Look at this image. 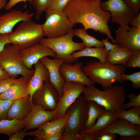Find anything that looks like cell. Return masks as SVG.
Segmentation results:
<instances>
[{"label": "cell", "instance_id": "40", "mask_svg": "<svg viewBox=\"0 0 140 140\" xmlns=\"http://www.w3.org/2000/svg\"><path fill=\"white\" fill-rule=\"evenodd\" d=\"M60 140H80V134L75 132L69 134L63 132Z\"/></svg>", "mask_w": 140, "mask_h": 140}, {"label": "cell", "instance_id": "22", "mask_svg": "<svg viewBox=\"0 0 140 140\" xmlns=\"http://www.w3.org/2000/svg\"><path fill=\"white\" fill-rule=\"evenodd\" d=\"M29 81L23 77L15 82L0 95V99L14 101L29 95L28 90Z\"/></svg>", "mask_w": 140, "mask_h": 140}, {"label": "cell", "instance_id": "31", "mask_svg": "<svg viewBox=\"0 0 140 140\" xmlns=\"http://www.w3.org/2000/svg\"><path fill=\"white\" fill-rule=\"evenodd\" d=\"M123 82L129 81H131L133 88L138 89L140 88V72L138 71L130 74H124L121 75Z\"/></svg>", "mask_w": 140, "mask_h": 140}, {"label": "cell", "instance_id": "15", "mask_svg": "<svg viewBox=\"0 0 140 140\" xmlns=\"http://www.w3.org/2000/svg\"><path fill=\"white\" fill-rule=\"evenodd\" d=\"M35 14L29 11L14 9L0 15V34H10L15 26L19 22L31 19Z\"/></svg>", "mask_w": 140, "mask_h": 140}, {"label": "cell", "instance_id": "4", "mask_svg": "<svg viewBox=\"0 0 140 140\" xmlns=\"http://www.w3.org/2000/svg\"><path fill=\"white\" fill-rule=\"evenodd\" d=\"M45 36L42 24L30 19L20 22L15 29L9 34L8 38L10 44L21 50L39 43Z\"/></svg>", "mask_w": 140, "mask_h": 140}, {"label": "cell", "instance_id": "46", "mask_svg": "<svg viewBox=\"0 0 140 140\" xmlns=\"http://www.w3.org/2000/svg\"><path fill=\"white\" fill-rule=\"evenodd\" d=\"M108 39L107 38L105 39H102V41L104 47L106 50L109 51L116 47H117L116 45L113 44L108 40Z\"/></svg>", "mask_w": 140, "mask_h": 140}, {"label": "cell", "instance_id": "47", "mask_svg": "<svg viewBox=\"0 0 140 140\" xmlns=\"http://www.w3.org/2000/svg\"><path fill=\"white\" fill-rule=\"evenodd\" d=\"M10 77L8 73L0 66V81Z\"/></svg>", "mask_w": 140, "mask_h": 140}, {"label": "cell", "instance_id": "12", "mask_svg": "<svg viewBox=\"0 0 140 140\" xmlns=\"http://www.w3.org/2000/svg\"><path fill=\"white\" fill-rule=\"evenodd\" d=\"M20 53L24 65L29 69L42 58L50 56L55 58L56 56L52 49L39 43L20 50Z\"/></svg>", "mask_w": 140, "mask_h": 140}, {"label": "cell", "instance_id": "17", "mask_svg": "<svg viewBox=\"0 0 140 140\" xmlns=\"http://www.w3.org/2000/svg\"><path fill=\"white\" fill-rule=\"evenodd\" d=\"M39 61L45 66L48 70L49 74V81L56 89L60 97L62 95V88L65 82L61 75L60 69L65 61L61 58L51 59L47 56L43 57Z\"/></svg>", "mask_w": 140, "mask_h": 140}, {"label": "cell", "instance_id": "10", "mask_svg": "<svg viewBox=\"0 0 140 140\" xmlns=\"http://www.w3.org/2000/svg\"><path fill=\"white\" fill-rule=\"evenodd\" d=\"M85 88V85L81 83L71 82H65L62 88V95L55 110V118L65 114L67 109L83 93Z\"/></svg>", "mask_w": 140, "mask_h": 140}, {"label": "cell", "instance_id": "48", "mask_svg": "<svg viewBox=\"0 0 140 140\" xmlns=\"http://www.w3.org/2000/svg\"><path fill=\"white\" fill-rule=\"evenodd\" d=\"M120 140H140V136H121Z\"/></svg>", "mask_w": 140, "mask_h": 140}, {"label": "cell", "instance_id": "3", "mask_svg": "<svg viewBox=\"0 0 140 140\" xmlns=\"http://www.w3.org/2000/svg\"><path fill=\"white\" fill-rule=\"evenodd\" d=\"M85 101H92L103 107L105 110L116 113L125 110V90L122 86L116 85L102 91L94 85L86 86L83 93Z\"/></svg>", "mask_w": 140, "mask_h": 140}, {"label": "cell", "instance_id": "27", "mask_svg": "<svg viewBox=\"0 0 140 140\" xmlns=\"http://www.w3.org/2000/svg\"><path fill=\"white\" fill-rule=\"evenodd\" d=\"M24 128L23 120L6 119L0 121V134L9 136L20 131Z\"/></svg>", "mask_w": 140, "mask_h": 140}, {"label": "cell", "instance_id": "37", "mask_svg": "<svg viewBox=\"0 0 140 140\" xmlns=\"http://www.w3.org/2000/svg\"><path fill=\"white\" fill-rule=\"evenodd\" d=\"M126 4L135 13L136 15L139 12L140 0H123Z\"/></svg>", "mask_w": 140, "mask_h": 140}, {"label": "cell", "instance_id": "14", "mask_svg": "<svg viewBox=\"0 0 140 140\" xmlns=\"http://www.w3.org/2000/svg\"><path fill=\"white\" fill-rule=\"evenodd\" d=\"M55 118V111L46 110L42 106L33 104L32 110L23 120L27 130L38 128Z\"/></svg>", "mask_w": 140, "mask_h": 140}, {"label": "cell", "instance_id": "41", "mask_svg": "<svg viewBox=\"0 0 140 140\" xmlns=\"http://www.w3.org/2000/svg\"><path fill=\"white\" fill-rule=\"evenodd\" d=\"M31 0H9L7 3L4 8V9L6 10H11L13 7L17 3L23 2L25 3L27 2H29L30 3Z\"/></svg>", "mask_w": 140, "mask_h": 140}, {"label": "cell", "instance_id": "11", "mask_svg": "<svg viewBox=\"0 0 140 140\" xmlns=\"http://www.w3.org/2000/svg\"><path fill=\"white\" fill-rule=\"evenodd\" d=\"M60 97L57 90L48 80L45 81L34 93L32 102L33 104L40 105L47 110L54 111Z\"/></svg>", "mask_w": 140, "mask_h": 140}, {"label": "cell", "instance_id": "19", "mask_svg": "<svg viewBox=\"0 0 140 140\" xmlns=\"http://www.w3.org/2000/svg\"><path fill=\"white\" fill-rule=\"evenodd\" d=\"M69 119V116L65 114L44 124L34 131L26 132V135L36 137L44 135L62 134Z\"/></svg>", "mask_w": 140, "mask_h": 140}, {"label": "cell", "instance_id": "30", "mask_svg": "<svg viewBox=\"0 0 140 140\" xmlns=\"http://www.w3.org/2000/svg\"><path fill=\"white\" fill-rule=\"evenodd\" d=\"M53 0H31L32 4L35 12V18L37 20L40 18L50 7Z\"/></svg>", "mask_w": 140, "mask_h": 140}, {"label": "cell", "instance_id": "9", "mask_svg": "<svg viewBox=\"0 0 140 140\" xmlns=\"http://www.w3.org/2000/svg\"><path fill=\"white\" fill-rule=\"evenodd\" d=\"M100 5L103 10L110 12L111 22L118 24L122 30L131 29L129 24L136 15L123 0H107L101 2Z\"/></svg>", "mask_w": 140, "mask_h": 140}, {"label": "cell", "instance_id": "34", "mask_svg": "<svg viewBox=\"0 0 140 140\" xmlns=\"http://www.w3.org/2000/svg\"><path fill=\"white\" fill-rule=\"evenodd\" d=\"M127 96L129 99V102L125 104L126 109H129L131 107H140V94L136 95L135 93H132Z\"/></svg>", "mask_w": 140, "mask_h": 140}, {"label": "cell", "instance_id": "45", "mask_svg": "<svg viewBox=\"0 0 140 140\" xmlns=\"http://www.w3.org/2000/svg\"><path fill=\"white\" fill-rule=\"evenodd\" d=\"M130 24L132 27L140 30V13L134 17Z\"/></svg>", "mask_w": 140, "mask_h": 140}, {"label": "cell", "instance_id": "33", "mask_svg": "<svg viewBox=\"0 0 140 140\" xmlns=\"http://www.w3.org/2000/svg\"><path fill=\"white\" fill-rule=\"evenodd\" d=\"M127 67H140V50L134 51V53L124 65Z\"/></svg>", "mask_w": 140, "mask_h": 140}, {"label": "cell", "instance_id": "39", "mask_svg": "<svg viewBox=\"0 0 140 140\" xmlns=\"http://www.w3.org/2000/svg\"><path fill=\"white\" fill-rule=\"evenodd\" d=\"M26 129L24 128L23 129L9 136V140H23L26 135Z\"/></svg>", "mask_w": 140, "mask_h": 140}, {"label": "cell", "instance_id": "36", "mask_svg": "<svg viewBox=\"0 0 140 140\" xmlns=\"http://www.w3.org/2000/svg\"><path fill=\"white\" fill-rule=\"evenodd\" d=\"M70 0H53L49 8L63 11Z\"/></svg>", "mask_w": 140, "mask_h": 140}, {"label": "cell", "instance_id": "50", "mask_svg": "<svg viewBox=\"0 0 140 140\" xmlns=\"http://www.w3.org/2000/svg\"></svg>", "mask_w": 140, "mask_h": 140}, {"label": "cell", "instance_id": "5", "mask_svg": "<svg viewBox=\"0 0 140 140\" xmlns=\"http://www.w3.org/2000/svg\"><path fill=\"white\" fill-rule=\"evenodd\" d=\"M6 44L0 52V66L11 78H17L21 75L25 79L29 81L33 75L34 69L26 68L23 62L20 50L16 45Z\"/></svg>", "mask_w": 140, "mask_h": 140}, {"label": "cell", "instance_id": "18", "mask_svg": "<svg viewBox=\"0 0 140 140\" xmlns=\"http://www.w3.org/2000/svg\"><path fill=\"white\" fill-rule=\"evenodd\" d=\"M115 44L132 51L140 50V30L132 27L124 31L120 27L115 32Z\"/></svg>", "mask_w": 140, "mask_h": 140}, {"label": "cell", "instance_id": "32", "mask_svg": "<svg viewBox=\"0 0 140 140\" xmlns=\"http://www.w3.org/2000/svg\"><path fill=\"white\" fill-rule=\"evenodd\" d=\"M13 101L0 99V121L7 119L8 111Z\"/></svg>", "mask_w": 140, "mask_h": 140}, {"label": "cell", "instance_id": "29", "mask_svg": "<svg viewBox=\"0 0 140 140\" xmlns=\"http://www.w3.org/2000/svg\"><path fill=\"white\" fill-rule=\"evenodd\" d=\"M116 115L117 118L123 119L134 124L140 125V107L121 110L116 112Z\"/></svg>", "mask_w": 140, "mask_h": 140}, {"label": "cell", "instance_id": "23", "mask_svg": "<svg viewBox=\"0 0 140 140\" xmlns=\"http://www.w3.org/2000/svg\"><path fill=\"white\" fill-rule=\"evenodd\" d=\"M108 51L104 47L94 48L85 47L83 49L73 52L71 55V58L78 59L81 57H89L98 59L101 62H106Z\"/></svg>", "mask_w": 140, "mask_h": 140}, {"label": "cell", "instance_id": "21", "mask_svg": "<svg viewBox=\"0 0 140 140\" xmlns=\"http://www.w3.org/2000/svg\"><path fill=\"white\" fill-rule=\"evenodd\" d=\"M34 74L29 81L28 90L30 99L32 101L34 93L42 85L43 82L49 80L48 71L44 65L39 60L34 65Z\"/></svg>", "mask_w": 140, "mask_h": 140}, {"label": "cell", "instance_id": "2", "mask_svg": "<svg viewBox=\"0 0 140 140\" xmlns=\"http://www.w3.org/2000/svg\"><path fill=\"white\" fill-rule=\"evenodd\" d=\"M127 68L123 65H114L90 60L82 66L87 76L91 80L100 84L104 90L108 89L116 82L122 83L121 75L125 74Z\"/></svg>", "mask_w": 140, "mask_h": 140}, {"label": "cell", "instance_id": "26", "mask_svg": "<svg viewBox=\"0 0 140 140\" xmlns=\"http://www.w3.org/2000/svg\"><path fill=\"white\" fill-rule=\"evenodd\" d=\"M116 113L105 110L98 117L96 123L92 128L87 130H84L94 135L96 133L107 128L113 123L117 118Z\"/></svg>", "mask_w": 140, "mask_h": 140}, {"label": "cell", "instance_id": "8", "mask_svg": "<svg viewBox=\"0 0 140 140\" xmlns=\"http://www.w3.org/2000/svg\"><path fill=\"white\" fill-rule=\"evenodd\" d=\"M88 109L87 102L85 100L83 94H82L65 112V114L69 116V119L63 132L69 134L75 132L80 134L84 130Z\"/></svg>", "mask_w": 140, "mask_h": 140}, {"label": "cell", "instance_id": "28", "mask_svg": "<svg viewBox=\"0 0 140 140\" xmlns=\"http://www.w3.org/2000/svg\"><path fill=\"white\" fill-rule=\"evenodd\" d=\"M74 34L81 39L85 47H103L104 45L102 41L90 35L83 28L74 29Z\"/></svg>", "mask_w": 140, "mask_h": 140}, {"label": "cell", "instance_id": "49", "mask_svg": "<svg viewBox=\"0 0 140 140\" xmlns=\"http://www.w3.org/2000/svg\"><path fill=\"white\" fill-rule=\"evenodd\" d=\"M6 0H0V15L1 10L4 8L7 3Z\"/></svg>", "mask_w": 140, "mask_h": 140}, {"label": "cell", "instance_id": "25", "mask_svg": "<svg viewBox=\"0 0 140 140\" xmlns=\"http://www.w3.org/2000/svg\"><path fill=\"white\" fill-rule=\"evenodd\" d=\"M88 109L87 116L84 127V130H87L95 124L99 116L105 111L104 107L94 101L87 102Z\"/></svg>", "mask_w": 140, "mask_h": 140}, {"label": "cell", "instance_id": "1", "mask_svg": "<svg viewBox=\"0 0 140 140\" xmlns=\"http://www.w3.org/2000/svg\"><path fill=\"white\" fill-rule=\"evenodd\" d=\"M101 0H70L63 11L74 25L81 24L86 30L90 29L106 35L115 44L108 26L110 12L103 10Z\"/></svg>", "mask_w": 140, "mask_h": 140}, {"label": "cell", "instance_id": "20", "mask_svg": "<svg viewBox=\"0 0 140 140\" xmlns=\"http://www.w3.org/2000/svg\"><path fill=\"white\" fill-rule=\"evenodd\" d=\"M33 105L29 95L14 101L8 111L7 119L23 120L30 112Z\"/></svg>", "mask_w": 140, "mask_h": 140}, {"label": "cell", "instance_id": "38", "mask_svg": "<svg viewBox=\"0 0 140 140\" xmlns=\"http://www.w3.org/2000/svg\"><path fill=\"white\" fill-rule=\"evenodd\" d=\"M62 133L56 135H44L35 137L34 139L39 140H60Z\"/></svg>", "mask_w": 140, "mask_h": 140}, {"label": "cell", "instance_id": "6", "mask_svg": "<svg viewBox=\"0 0 140 140\" xmlns=\"http://www.w3.org/2000/svg\"><path fill=\"white\" fill-rule=\"evenodd\" d=\"M74 29L63 36L52 38H43L39 42L52 49L55 53L54 58H61L64 63L72 64L77 61L78 59L71 58L72 54L78 51L81 50L85 47L82 43L74 41L73 39L74 36Z\"/></svg>", "mask_w": 140, "mask_h": 140}, {"label": "cell", "instance_id": "35", "mask_svg": "<svg viewBox=\"0 0 140 140\" xmlns=\"http://www.w3.org/2000/svg\"><path fill=\"white\" fill-rule=\"evenodd\" d=\"M22 76L19 78H15L11 77L0 81V95L13 83L21 79Z\"/></svg>", "mask_w": 140, "mask_h": 140}, {"label": "cell", "instance_id": "7", "mask_svg": "<svg viewBox=\"0 0 140 140\" xmlns=\"http://www.w3.org/2000/svg\"><path fill=\"white\" fill-rule=\"evenodd\" d=\"M45 13L46 20L42 25L47 38L63 36L73 29L74 25L63 11L49 8Z\"/></svg>", "mask_w": 140, "mask_h": 140}, {"label": "cell", "instance_id": "16", "mask_svg": "<svg viewBox=\"0 0 140 140\" xmlns=\"http://www.w3.org/2000/svg\"><path fill=\"white\" fill-rule=\"evenodd\" d=\"M105 134H118L124 136H140V125L134 124L125 120L117 118L110 125L94 135L97 136Z\"/></svg>", "mask_w": 140, "mask_h": 140}, {"label": "cell", "instance_id": "13", "mask_svg": "<svg viewBox=\"0 0 140 140\" xmlns=\"http://www.w3.org/2000/svg\"><path fill=\"white\" fill-rule=\"evenodd\" d=\"M82 62L75 61L74 63L69 64L64 63L60 69V74L65 82H74L89 86L95 83L87 76L83 71Z\"/></svg>", "mask_w": 140, "mask_h": 140}, {"label": "cell", "instance_id": "42", "mask_svg": "<svg viewBox=\"0 0 140 140\" xmlns=\"http://www.w3.org/2000/svg\"><path fill=\"white\" fill-rule=\"evenodd\" d=\"M80 140H97V137L83 130L80 134Z\"/></svg>", "mask_w": 140, "mask_h": 140}, {"label": "cell", "instance_id": "43", "mask_svg": "<svg viewBox=\"0 0 140 140\" xmlns=\"http://www.w3.org/2000/svg\"><path fill=\"white\" fill-rule=\"evenodd\" d=\"M9 34H0V52L3 49L6 44H10L8 38Z\"/></svg>", "mask_w": 140, "mask_h": 140}, {"label": "cell", "instance_id": "44", "mask_svg": "<svg viewBox=\"0 0 140 140\" xmlns=\"http://www.w3.org/2000/svg\"><path fill=\"white\" fill-rule=\"evenodd\" d=\"M117 136L116 134H105L96 137L97 140H114Z\"/></svg>", "mask_w": 140, "mask_h": 140}, {"label": "cell", "instance_id": "24", "mask_svg": "<svg viewBox=\"0 0 140 140\" xmlns=\"http://www.w3.org/2000/svg\"><path fill=\"white\" fill-rule=\"evenodd\" d=\"M134 52L117 46L108 52L106 62L114 65H125Z\"/></svg>", "mask_w": 140, "mask_h": 140}]
</instances>
